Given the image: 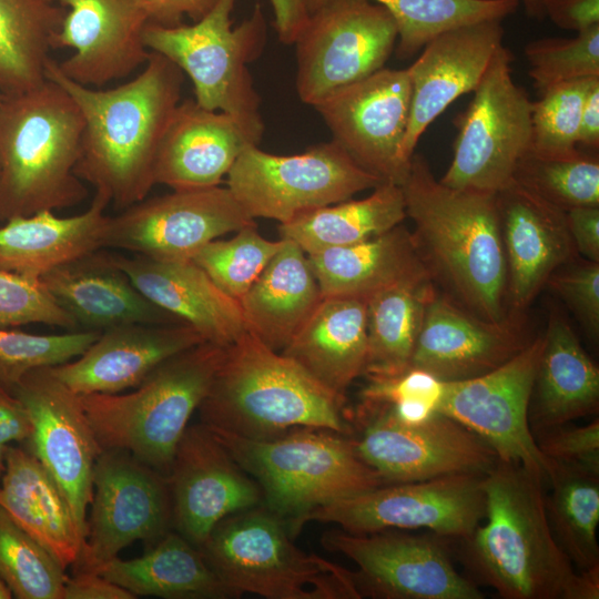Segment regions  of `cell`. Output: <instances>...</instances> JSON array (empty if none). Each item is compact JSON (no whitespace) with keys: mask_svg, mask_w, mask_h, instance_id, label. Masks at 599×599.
I'll use <instances>...</instances> for the list:
<instances>
[{"mask_svg":"<svg viewBox=\"0 0 599 599\" xmlns=\"http://www.w3.org/2000/svg\"><path fill=\"white\" fill-rule=\"evenodd\" d=\"M67 9L51 0H0V94L33 89L45 69Z\"/></svg>","mask_w":599,"mask_h":599,"instance_id":"38","label":"cell"},{"mask_svg":"<svg viewBox=\"0 0 599 599\" xmlns=\"http://www.w3.org/2000/svg\"><path fill=\"white\" fill-rule=\"evenodd\" d=\"M149 22L164 27L179 26L187 17L193 22L204 17L217 0H135Z\"/></svg>","mask_w":599,"mask_h":599,"instance_id":"52","label":"cell"},{"mask_svg":"<svg viewBox=\"0 0 599 599\" xmlns=\"http://www.w3.org/2000/svg\"><path fill=\"white\" fill-rule=\"evenodd\" d=\"M432 281L385 290L366 302L365 376L395 375L410 367Z\"/></svg>","mask_w":599,"mask_h":599,"instance_id":"39","label":"cell"},{"mask_svg":"<svg viewBox=\"0 0 599 599\" xmlns=\"http://www.w3.org/2000/svg\"><path fill=\"white\" fill-rule=\"evenodd\" d=\"M382 182L333 140L293 155L272 154L251 144L227 173V187L252 219L280 224Z\"/></svg>","mask_w":599,"mask_h":599,"instance_id":"11","label":"cell"},{"mask_svg":"<svg viewBox=\"0 0 599 599\" xmlns=\"http://www.w3.org/2000/svg\"><path fill=\"white\" fill-rule=\"evenodd\" d=\"M89 507L85 538L73 573H99L126 546L140 540L151 547L172 526L166 476L123 450L99 455Z\"/></svg>","mask_w":599,"mask_h":599,"instance_id":"14","label":"cell"},{"mask_svg":"<svg viewBox=\"0 0 599 599\" xmlns=\"http://www.w3.org/2000/svg\"><path fill=\"white\" fill-rule=\"evenodd\" d=\"M406 219L402 187L382 182L362 200H346L303 213L278 225L281 238L307 255L379 235Z\"/></svg>","mask_w":599,"mask_h":599,"instance_id":"37","label":"cell"},{"mask_svg":"<svg viewBox=\"0 0 599 599\" xmlns=\"http://www.w3.org/2000/svg\"><path fill=\"white\" fill-rule=\"evenodd\" d=\"M271 3L278 40L294 44L308 18L306 0H271Z\"/></svg>","mask_w":599,"mask_h":599,"instance_id":"57","label":"cell"},{"mask_svg":"<svg viewBox=\"0 0 599 599\" xmlns=\"http://www.w3.org/2000/svg\"><path fill=\"white\" fill-rule=\"evenodd\" d=\"M524 317L509 314L501 322L484 319L435 286L425 307L410 367L427 370L444 382L486 374L531 341Z\"/></svg>","mask_w":599,"mask_h":599,"instance_id":"22","label":"cell"},{"mask_svg":"<svg viewBox=\"0 0 599 599\" xmlns=\"http://www.w3.org/2000/svg\"><path fill=\"white\" fill-rule=\"evenodd\" d=\"M400 187L413 240L435 286L478 317L507 318V263L496 193L443 184L417 153Z\"/></svg>","mask_w":599,"mask_h":599,"instance_id":"3","label":"cell"},{"mask_svg":"<svg viewBox=\"0 0 599 599\" xmlns=\"http://www.w3.org/2000/svg\"><path fill=\"white\" fill-rule=\"evenodd\" d=\"M283 241L238 301L246 331L276 352L287 346L323 300L308 255L293 241Z\"/></svg>","mask_w":599,"mask_h":599,"instance_id":"31","label":"cell"},{"mask_svg":"<svg viewBox=\"0 0 599 599\" xmlns=\"http://www.w3.org/2000/svg\"><path fill=\"white\" fill-rule=\"evenodd\" d=\"M203 342L184 322L126 324L101 332L80 356L50 370L78 395L118 394L136 387L163 362Z\"/></svg>","mask_w":599,"mask_h":599,"instance_id":"26","label":"cell"},{"mask_svg":"<svg viewBox=\"0 0 599 599\" xmlns=\"http://www.w3.org/2000/svg\"><path fill=\"white\" fill-rule=\"evenodd\" d=\"M99 573L136 597L237 598L209 566L200 549L172 531H167L141 557L128 560L116 557Z\"/></svg>","mask_w":599,"mask_h":599,"instance_id":"36","label":"cell"},{"mask_svg":"<svg viewBox=\"0 0 599 599\" xmlns=\"http://www.w3.org/2000/svg\"><path fill=\"white\" fill-rule=\"evenodd\" d=\"M524 4L526 13L536 19H544L545 8L544 0H519Z\"/></svg>","mask_w":599,"mask_h":599,"instance_id":"59","label":"cell"},{"mask_svg":"<svg viewBox=\"0 0 599 599\" xmlns=\"http://www.w3.org/2000/svg\"><path fill=\"white\" fill-rule=\"evenodd\" d=\"M0 577L18 599H62L67 579L55 558L1 506Z\"/></svg>","mask_w":599,"mask_h":599,"instance_id":"43","label":"cell"},{"mask_svg":"<svg viewBox=\"0 0 599 599\" xmlns=\"http://www.w3.org/2000/svg\"><path fill=\"white\" fill-rule=\"evenodd\" d=\"M109 200L100 193L81 214L52 211L8 220L0 227V268L40 280L51 270L102 248Z\"/></svg>","mask_w":599,"mask_h":599,"instance_id":"32","label":"cell"},{"mask_svg":"<svg viewBox=\"0 0 599 599\" xmlns=\"http://www.w3.org/2000/svg\"><path fill=\"white\" fill-rule=\"evenodd\" d=\"M496 196L507 263L508 313L525 315L549 276L578 253L566 211L515 181Z\"/></svg>","mask_w":599,"mask_h":599,"instance_id":"25","label":"cell"},{"mask_svg":"<svg viewBox=\"0 0 599 599\" xmlns=\"http://www.w3.org/2000/svg\"><path fill=\"white\" fill-rule=\"evenodd\" d=\"M592 78L558 83L540 92L531 108L530 152L566 155L579 150L581 111Z\"/></svg>","mask_w":599,"mask_h":599,"instance_id":"46","label":"cell"},{"mask_svg":"<svg viewBox=\"0 0 599 599\" xmlns=\"http://www.w3.org/2000/svg\"><path fill=\"white\" fill-rule=\"evenodd\" d=\"M100 333L80 329L42 335L0 327V386L10 392L29 372L74 359Z\"/></svg>","mask_w":599,"mask_h":599,"instance_id":"45","label":"cell"},{"mask_svg":"<svg viewBox=\"0 0 599 599\" xmlns=\"http://www.w3.org/2000/svg\"><path fill=\"white\" fill-rule=\"evenodd\" d=\"M32 420L29 450L63 493L84 541L93 495V470L101 454L80 396L59 380L50 367L27 373L10 390Z\"/></svg>","mask_w":599,"mask_h":599,"instance_id":"20","label":"cell"},{"mask_svg":"<svg viewBox=\"0 0 599 599\" xmlns=\"http://www.w3.org/2000/svg\"><path fill=\"white\" fill-rule=\"evenodd\" d=\"M544 8L561 29L579 32L599 24V0H544Z\"/></svg>","mask_w":599,"mask_h":599,"instance_id":"54","label":"cell"},{"mask_svg":"<svg viewBox=\"0 0 599 599\" xmlns=\"http://www.w3.org/2000/svg\"><path fill=\"white\" fill-rule=\"evenodd\" d=\"M542 334L497 368L473 378L446 382L438 412L457 420L497 454L542 476L556 463L539 449L529 426V405L542 349Z\"/></svg>","mask_w":599,"mask_h":599,"instance_id":"17","label":"cell"},{"mask_svg":"<svg viewBox=\"0 0 599 599\" xmlns=\"http://www.w3.org/2000/svg\"><path fill=\"white\" fill-rule=\"evenodd\" d=\"M308 260L323 297L367 302L392 287L432 281L412 232L403 224L362 242L308 255Z\"/></svg>","mask_w":599,"mask_h":599,"instance_id":"30","label":"cell"},{"mask_svg":"<svg viewBox=\"0 0 599 599\" xmlns=\"http://www.w3.org/2000/svg\"><path fill=\"white\" fill-rule=\"evenodd\" d=\"M354 422L356 451L385 485L486 475L498 461L479 436L439 412L422 424L405 425L384 408L357 405Z\"/></svg>","mask_w":599,"mask_h":599,"instance_id":"15","label":"cell"},{"mask_svg":"<svg viewBox=\"0 0 599 599\" xmlns=\"http://www.w3.org/2000/svg\"><path fill=\"white\" fill-rule=\"evenodd\" d=\"M397 42L389 11L372 0H326L308 14L296 47V91L314 106L384 68Z\"/></svg>","mask_w":599,"mask_h":599,"instance_id":"12","label":"cell"},{"mask_svg":"<svg viewBox=\"0 0 599 599\" xmlns=\"http://www.w3.org/2000/svg\"><path fill=\"white\" fill-rule=\"evenodd\" d=\"M0 101H1V94H0Z\"/></svg>","mask_w":599,"mask_h":599,"instance_id":"62","label":"cell"},{"mask_svg":"<svg viewBox=\"0 0 599 599\" xmlns=\"http://www.w3.org/2000/svg\"><path fill=\"white\" fill-rule=\"evenodd\" d=\"M512 181L564 211L599 206L598 154L577 150L566 155H540L528 151Z\"/></svg>","mask_w":599,"mask_h":599,"instance_id":"42","label":"cell"},{"mask_svg":"<svg viewBox=\"0 0 599 599\" xmlns=\"http://www.w3.org/2000/svg\"><path fill=\"white\" fill-rule=\"evenodd\" d=\"M528 74L540 92L567 81L599 75V24L572 38H542L524 49Z\"/></svg>","mask_w":599,"mask_h":599,"instance_id":"47","label":"cell"},{"mask_svg":"<svg viewBox=\"0 0 599 599\" xmlns=\"http://www.w3.org/2000/svg\"><path fill=\"white\" fill-rule=\"evenodd\" d=\"M116 264L152 303L192 326L204 342L227 347L246 331L241 304L193 261L114 255Z\"/></svg>","mask_w":599,"mask_h":599,"instance_id":"28","label":"cell"},{"mask_svg":"<svg viewBox=\"0 0 599 599\" xmlns=\"http://www.w3.org/2000/svg\"><path fill=\"white\" fill-rule=\"evenodd\" d=\"M282 353L325 388L345 397L366 368V302L323 297Z\"/></svg>","mask_w":599,"mask_h":599,"instance_id":"34","label":"cell"},{"mask_svg":"<svg viewBox=\"0 0 599 599\" xmlns=\"http://www.w3.org/2000/svg\"><path fill=\"white\" fill-rule=\"evenodd\" d=\"M545 481L498 459L483 476L485 522L459 540L465 565L504 599H598L599 568L577 573L555 538Z\"/></svg>","mask_w":599,"mask_h":599,"instance_id":"1","label":"cell"},{"mask_svg":"<svg viewBox=\"0 0 599 599\" xmlns=\"http://www.w3.org/2000/svg\"><path fill=\"white\" fill-rule=\"evenodd\" d=\"M41 323L78 331L40 280L0 268V327Z\"/></svg>","mask_w":599,"mask_h":599,"instance_id":"48","label":"cell"},{"mask_svg":"<svg viewBox=\"0 0 599 599\" xmlns=\"http://www.w3.org/2000/svg\"><path fill=\"white\" fill-rule=\"evenodd\" d=\"M512 53L504 44L491 58L474 98L454 119L457 136L439 181L454 189L497 193L529 151L532 101L511 77Z\"/></svg>","mask_w":599,"mask_h":599,"instance_id":"10","label":"cell"},{"mask_svg":"<svg viewBox=\"0 0 599 599\" xmlns=\"http://www.w3.org/2000/svg\"><path fill=\"white\" fill-rule=\"evenodd\" d=\"M283 242L263 237L255 223L238 230L232 238L207 243L192 261L224 293L240 301Z\"/></svg>","mask_w":599,"mask_h":599,"instance_id":"44","label":"cell"},{"mask_svg":"<svg viewBox=\"0 0 599 599\" xmlns=\"http://www.w3.org/2000/svg\"><path fill=\"white\" fill-rule=\"evenodd\" d=\"M546 286L573 313L592 341L599 336V263L579 255L559 266Z\"/></svg>","mask_w":599,"mask_h":599,"instance_id":"49","label":"cell"},{"mask_svg":"<svg viewBox=\"0 0 599 599\" xmlns=\"http://www.w3.org/2000/svg\"><path fill=\"white\" fill-rule=\"evenodd\" d=\"M166 479L172 526L197 548L221 520L262 500L256 481L202 423L186 427Z\"/></svg>","mask_w":599,"mask_h":599,"instance_id":"21","label":"cell"},{"mask_svg":"<svg viewBox=\"0 0 599 599\" xmlns=\"http://www.w3.org/2000/svg\"><path fill=\"white\" fill-rule=\"evenodd\" d=\"M67 9L53 49L72 48L58 69L68 79L101 87L131 75L148 61V16L135 0H51Z\"/></svg>","mask_w":599,"mask_h":599,"instance_id":"23","label":"cell"},{"mask_svg":"<svg viewBox=\"0 0 599 599\" xmlns=\"http://www.w3.org/2000/svg\"><path fill=\"white\" fill-rule=\"evenodd\" d=\"M345 397L325 388L295 361L246 332L225 348L199 406L201 423L251 439L298 428L352 433Z\"/></svg>","mask_w":599,"mask_h":599,"instance_id":"4","label":"cell"},{"mask_svg":"<svg viewBox=\"0 0 599 599\" xmlns=\"http://www.w3.org/2000/svg\"><path fill=\"white\" fill-rule=\"evenodd\" d=\"M483 476L457 474L388 484L319 507L305 515L294 535L309 521L333 522L351 534L386 529H427L461 540L485 517Z\"/></svg>","mask_w":599,"mask_h":599,"instance_id":"13","label":"cell"},{"mask_svg":"<svg viewBox=\"0 0 599 599\" xmlns=\"http://www.w3.org/2000/svg\"><path fill=\"white\" fill-rule=\"evenodd\" d=\"M40 281L73 318L78 331L180 322L135 287L114 255L100 250L57 266Z\"/></svg>","mask_w":599,"mask_h":599,"instance_id":"27","label":"cell"},{"mask_svg":"<svg viewBox=\"0 0 599 599\" xmlns=\"http://www.w3.org/2000/svg\"><path fill=\"white\" fill-rule=\"evenodd\" d=\"M445 537L400 529L370 534L327 531L323 546L351 559L359 598L483 599L475 581L455 568Z\"/></svg>","mask_w":599,"mask_h":599,"instance_id":"16","label":"cell"},{"mask_svg":"<svg viewBox=\"0 0 599 599\" xmlns=\"http://www.w3.org/2000/svg\"><path fill=\"white\" fill-rule=\"evenodd\" d=\"M32 430L27 407L11 392L0 386V444L28 443Z\"/></svg>","mask_w":599,"mask_h":599,"instance_id":"55","label":"cell"},{"mask_svg":"<svg viewBox=\"0 0 599 599\" xmlns=\"http://www.w3.org/2000/svg\"><path fill=\"white\" fill-rule=\"evenodd\" d=\"M0 506L64 570L78 561L83 541L70 506L53 477L29 449L8 447Z\"/></svg>","mask_w":599,"mask_h":599,"instance_id":"33","label":"cell"},{"mask_svg":"<svg viewBox=\"0 0 599 599\" xmlns=\"http://www.w3.org/2000/svg\"><path fill=\"white\" fill-rule=\"evenodd\" d=\"M72 97L47 79L0 101V221L80 204L75 174L83 132Z\"/></svg>","mask_w":599,"mask_h":599,"instance_id":"5","label":"cell"},{"mask_svg":"<svg viewBox=\"0 0 599 599\" xmlns=\"http://www.w3.org/2000/svg\"><path fill=\"white\" fill-rule=\"evenodd\" d=\"M207 428L255 479L265 508L285 521L291 536L312 510L385 485L348 435L298 428L272 439H251Z\"/></svg>","mask_w":599,"mask_h":599,"instance_id":"6","label":"cell"},{"mask_svg":"<svg viewBox=\"0 0 599 599\" xmlns=\"http://www.w3.org/2000/svg\"><path fill=\"white\" fill-rule=\"evenodd\" d=\"M566 220L577 253L599 263V206L572 207Z\"/></svg>","mask_w":599,"mask_h":599,"instance_id":"53","label":"cell"},{"mask_svg":"<svg viewBox=\"0 0 599 599\" xmlns=\"http://www.w3.org/2000/svg\"><path fill=\"white\" fill-rule=\"evenodd\" d=\"M45 77L72 97L83 116L77 176L120 210L145 199L155 185L160 141L181 102L183 71L150 51L136 77L106 90L68 79L51 58Z\"/></svg>","mask_w":599,"mask_h":599,"instance_id":"2","label":"cell"},{"mask_svg":"<svg viewBox=\"0 0 599 599\" xmlns=\"http://www.w3.org/2000/svg\"><path fill=\"white\" fill-rule=\"evenodd\" d=\"M199 549L237 598L359 599L353 571L297 548L285 521L266 508L227 516Z\"/></svg>","mask_w":599,"mask_h":599,"instance_id":"8","label":"cell"},{"mask_svg":"<svg viewBox=\"0 0 599 599\" xmlns=\"http://www.w3.org/2000/svg\"><path fill=\"white\" fill-rule=\"evenodd\" d=\"M367 383L361 392L363 406L393 405L400 402L420 400L437 407L441 400L446 382L432 373L409 367L395 375L366 376Z\"/></svg>","mask_w":599,"mask_h":599,"instance_id":"50","label":"cell"},{"mask_svg":"<svg viewBox=\"0 0 599 599\" xmlns=\"http://www.w3.org/2000/svg\"><path fill=\"white\" fill-rule=\"evenodd\" d=\"M412 101L407 69L382 68L345 85L314 108L333 141L383 182L402 185L410 165L400 159Z\"/></svg>","mask_w":599,"mask_h":599,"instance_id":"19","label":"cell"},{"mask_svg":"<svg viewBox=\"0 0 599 599\" xmlns=\"http://www.w3.org/2000/svg\"><path fill=\"white\" fill-rule=\"evenodd\" d=\"M578 144L592 151L599 148V77L591 79L585 98Z\"/></svg>","mask_w":599,"mask_h":599,"instance_id":"58","label":"cell"},{"mask_svg":"<svg viewBox=\"0 0 599 599\" xmlns=\"http://www.w3.org/2000/svg\"><path fill=\"white\" fill-rule=\"evenodd\" d=\"M12 598V593L6 582L0 577V599H10Z\"/></svg>","mask_w":599,"mask_h":599,"instance_id":"61","label":"cell"},{"mask_svg":"<svg viewBox=\"0 0 599 599\" xmlns=\"http://www.w3.org/2000/svg\"><path fill=\"white\" fill-rule=\"evenodd\" d=\"M255 224L229 187L173 190L109 216L102 248L158 261H192L207 243Z\"/></svg>","mask_w":599,"mask_h":599,"instance_id":"18","label":"cell"},{"mask_svg":"<svg viewBox=\"0 0 599 599\" xmlns=\"http://www.w3.org/2000/svg\"><path fill=\"white\" fill-rule=\"evenodd\" d=\"M504 35L499 20L464 26L432 40L407 68L412 101L400 146V159L406 165H410L416 145L429 124L460 95L475 90L502 45Z\"/></svg>","mask_w":599,"mask_h":599,"instance_id":"24","label":"cell"},{"mask_svg":"<svg viewBox=\"0 0 599 599\" xmlns=\"http://www.w3.org/2000/svg\"><path fill=\"white\" fill-rule=\"evenodd\" d=\"M234 4L235 0H217L192 24L148 22L143 41L149 51L166 57L189 75L197 104L231 115L258 145L264 122L247 64L264 49L266 21L257 1L251 16L232 28Z\"/></svg>","mask_w":599,"mask_h":599,"instance_id":"9","label":"cell"},{"mask_svg":"<svg viewBox=\"0 0 599 599\" xmlns=\"http://www.w3.org/2000/svg\"><path fill=\"white\" fill-rule=\"evenodd\" d=\"M542 338L529 405L536 427L546 430L597 414L599 369L559 311L549 314Z\"/></svg>","mask_w":599,"mask_h":599,"instance_id":"35","label":"cell"},{"mask_svg":"<svg viewBox=\"0 0 599 599\" xmlns=\"http://www.w3.org/2000/svg\"><path fill=\"white\" fill-rule=\"evenodd\" d=\"M9 446L10 445L0 444V478L2 477L6 470V457H7V450Z\"/></svg>","mask_w":599,"mask_h":599,"instance_id":"60","label":"cell"},{"mask_svg":"<svg viewBox=\"0 0 599 599\" xmlns=\"http://www.w3.org/2000/svg\"><path fill=\"white\" fill-rule=\"evenodd\" d=\"M326 0H306L308 13ZM385 7L397 26L396 55L409 59L438 35L516 12L519 0H372Z\"/></svg>","mask_w":599,"mask_h":599,"instance_id":"41","label":"cell"},{"mask_svg":"<svg viewBox=\"0 0 599 599\" xmlns=\"http://www.w3.org/2000/svg\"><path fill=\"white\" fill-rule=\"evenodd\" d=\"M251 144L231 115L207 110L195 100L180 102L159 144L154 183L172 190L220 185Z\"/></svg>","mask_w":599,"mask_h":599,"instance_id":"29","label":"cell"},{"mask_svg":"<svg viewBox=\"0 0 599 599\" xmlns=\"http://www.w3.org/2000/svg\"><path fill=\"white\" fill-rule=\"evenodd\" d=\"M123 587L95 572H74L67 577L62 599H135Z\"/></svg>","mask_w":599,"mask_h":599,"instance_id":"56","label":"cell"},{"mask_svg":"<svg viewBox=\"0 0 599 599\" xmlns=\"http://www.w3.org/2000/svg\"><path fill=\"white\" fill-rule=\"evenodd\" d=\"M546 432L541 439L536 440L546 457L599 474L598 418L583 426L568 428L562 425Z\"/></svg>","mask_w":599,"mask_h":599,"instance_id":"51","label":"cell"},{"mask_svg":"<svg viewBox=\"0 0 599 599\" xmlns=\"http://www.w3.org/2000/svg\"><path fill=\"white\" fill-rule=\"evenodd\" d=\"M548 481L546 509L556 540L579 572L599 568V474L556 463Z\"/></svg>","mask_w":599,"mask_h":599,"instance_id":"40","label":"cell"},{"mask_svg":"<svg viewBox=\"0 0 599 599\" xmlns=\"http://www.w3.org/2000/svg\"><path fill=\"white\" fill-rule=\"evenodd\" d=\"M225 348L203 342L163 362L129 393L79 395L100 448L126 451L167 476Z\"/></svg>","mask_w":599,"mask_h":599,"instance_id":"7","label":"cell"}]
</instances>
